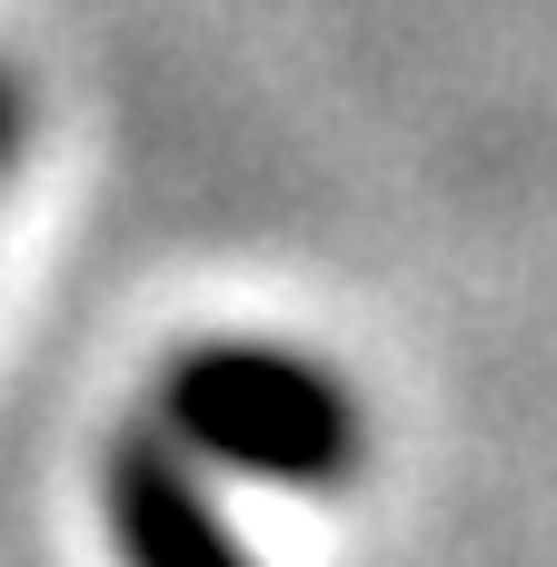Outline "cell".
I'll return each instance as SVG.
<instances>
[{
	"label": "cell",
	"instance_id": "6da1fadb",
	"mask_svg": "<svg viewBox=\"0 0 557 567\" xmlns=\"http://www.w3.org/2000/svg\"><path fill=\"white\" fill-rule=\"evenodd\" d=\"M169 429L229 468H259V478H289V488H339L359 478L369 458V419L359 399L309 369L299 349H189L169 369Z\"/></svg>",
	"mask_w": 557,
	"mask_h": 567
},
{
	"label": "cell",
	"instance_id": "7a4b0ae2",
	"mask_svg": "<svg viewBox=\"0 0 557 567\" xmlns=\"http://www.w3.org/2000/svg\"><path fill=\"white\" fill-rule=\"evenodd\" d=\"M110 518H120V538H130L140 567H249L229 548L219 508L199 498V478L179 468L169 439H130V449H120V468H110Z\"/></svg>",
	"mask_w": 557,
	"mask_h": 567
}]
</instances>
